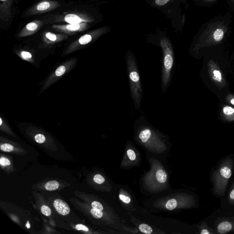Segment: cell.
Returning a JSON list of instances; mask_svg holds the SVG:
<instances>
[{"mask_svg": "<svg viewBox=\"0 0 234 234\" xmlns=\"http://www.w3.org/2000/svg\"><path fill=\"white\" fill-rule=\"evenodd\" d=\"M234 168V158L230 155L222 160L216 170L212 173V191L216 195L220 197L225 196Z\"/></svg>", "mask_w": 234, "mask_h": 234, "instance_id": "1", "label": "cell"}, {"mask_svg": "<svg viewBox=\"0 0 234 234\" xmlns=\"http://www.w3.org/2000/svg\"><path fill=\"white\" fill-rule=\"evenodd\" d=\"M126 63L131 98L135 108L139 110L141 106L143 92L136 59L133 54H127Z\"/></svg>", "mask_w": 234, "mask_h": 234, "instance_id": "2", "label": "cell"}, {"mask_svg": "<svg viewBox=\"0 0 234 234\" xmlns=\"http://www.w3.org/2000/svg\"><path fill=\"white\" fill-rule=\"evenodd\" d=\"M227 27L223 23H212L207 27L198 39L194 48V51L198 53L202 48L210 47L220 44L224 39Z\"/></svg>", "mask_w": 234, "mask_h": 234, "instance_id": "3", "label": "cell"}, {"mask_svg": "<svg viewBox=\"0 0 234 234\" xmlns=\"http://www.w3.org/2000/svg\"><path fill=\"white\" fill-rule=\"evenodd\" d=\"M211 223L208 226L216 233L220 234L234 231V216H227L223 212H216L211 218Z\"/></svg>", "mask_w": 234, "mask_h": 234, "instance_id": "4", "label": "cell"}, {"mask_svg": "<svg viewBox=\"0 0 234 234\" xmlns=\"http://www.w3.org/2000/svg\"><path fill=\"white\" fill-rule=\"evenodd\" d=\"M207 72L212 82L219 89L225 88L227 83L224 74L219 64L214 60H211L207 64Z\"/></svg>", "mask_w": 234, "mask_h": 234, "instance_id": "5", "label": "cell"}, {"mask_svg": "<svg viewBox=\"0 0 234 234\" xmlns=\"http://www.w3.org/2000/svg\"><path fill=\"white\" fill-rule=\"evenodd\" d=\"M46 199L54 211L59 216L67 217L71 212L69 206L63 199L54 197L48 198Z\"/></svg>", "mask_w": 234, "mask_h": 234, "instance_id": "6", "label": "cell"}, {"mask_svg": "<svg viewBox=\"0 0 234 234\" xmlns=\"http://www.w3.org/2000/svg\"><path fill=\"white\" fill-rule=\"evenodd\" d=\"M39 193L33 192V196L35 197L36 204L40 212L43 215L46 217H50L52 215V208L49 203Z\"/></svg>", "mask_w": 234, "mask_h": 234, "instance_id": "7", "label": "cell"}, {"mask_svg": "<svg viewBox=\"0 0 234 234\" xmlns=\"http://www.w3.org/2000/svg\"><path fill=\"white\" fill-rule=\"evenodd\" d=\"M221 117L226 121H234V108L229 106H224L221 111Z\"/></svg>", "mask_w": 234, "mask_h": 234, "instance_id": "8", "label": "cell"}, {"mask_svg": "<svg viewBox=\"0 0 234 234\" xmlns=\"http://www.w3.org/2000/svg\"><path fill=\"white\" fill-rule=\"evenodd\" d=\"M42 189L47 191H54L59 189L61 187V184L56 180H50L42 185Z\"/></svg>", "mask_w": 234, "mask_h": 234, "instance_id": "9", "label": "cell"}, {"mask_svg": "<svg viewBox=\"0 0 234 234\" xmlns=\"http://www.w3.org/2000/svg\"><path fill=\"white\" fill-rule=\"evenodd\" d=\"M1 150L2 151L5 152H14L17 153L22 154L23 152H25L24 150L19 148H16L14 145L9 143H2L1 144Z\"/></svg>", "mask_w": 234, "mask_h": 234, "instance_id": "10", "label": "cell"}, {"mask_svg": "<svg viewBox=\"0 0 234 234\" xmlns=\"http://www.w3.org/2000/svg\"><path fill=\"white\" fill-rule=\"evenodd\" d=\"M151 134V130L149 127H146L141 130L139 135V137L142 142L146 143L150 139Z\"/></svg>", "mask_w": 234, "mask_h": 234, "instance_id": "11", "label": "cell"}, {"mask_svg": "<svg viewBox=\"0 0 234 234\" xmlns=\"http://www.w3.org/2000/svg\"><path fill=\"white\" fill-rule=\"evenodd\" d=\"M64 20L67 23L70 24H76L82 22V19L76 15L69 14L67 15L64 17Z\"/></svg>", "mask_w": 234, "mask_h": 234, "instance_id": "12", "label": "cell"}, {"mask_svg": "<svg viewBox=\"0 0 234 234\" xmlns=\"http://www.w3.org/2000/svg\"><path fill=\"white\" fill-rule=\"evenodd\" d=\"M156 177L157 180L161 183H164L166 182L167 179V175L166 172L162 169H160L157 171L156 173Z\"/></svg>", "mask_w": 234, "mask_h": 234, "instance_id": "13", "label": "cell"}, {"mask_svg": "<svg viewBox=\"0 0 234 234\" xmlns=\"http://www.w3.org/2000/svg\"><path fill=\"white\" fill-rule=\"evenodd\" d=\"M227 201L229 205L234 206V182L231 185L227 197Z\"/></svg>", "mask_w": 234, "mask_h": 234, "instance_id": "14", "label": "cell"}, {"mask_svg": "<svg viewBox=\"0 0 234 234\" xmlns=\"http://www.w3.org/2000/svg\"><path fill=\"white\" fill-rule=\"evenodd\" d=\"M0 165L2 168H5L11 166V162L7 157L1 156L0 158Z\"/></svg>", "mask_w": 234, "mask_h": 234, "instance_id": "15", "label": "cell"}, {"mask_svg": "<svg viewBox=\"0 0 234 234\" xmlns=\"http://www.w3.org/2000/svg\"><path fill=\"white\" fill-rule=\"evenodd\" d=\"M177 201L174 198L168 200L166 205V208L167 210L172 211L175 209L177 206Z\"/></svg>", "mask_w": 234, "mask_h": 234, "instance_id": "16", "label": "cell"}, {"mask_svg": "<svg viewBox=\"0 0 234 234\" xmlns=\"http://www.w3.org/2000/svg\"><path fill=\"white\" fill-rule=\"evenodd\" d=\"M139 229L141 232L145 234H151L152 232V229L151 228L146 224H141L139 226Z\"/></svg>", "mask_w": 234, "mask_h": 234, "instance_id": "17", "label": "cell"}, {"mask_svg": "<svg viewBox=\"0 0 234 234\" xmlns=\"http://www.w3.org/2000/svg\"><path fill=\"white\" fill-rule=\"evenodd\" d=\"M73 228L77 231H83V232H89L90 231L89 228L86 226L85 225L82 224H76L75 226H73Z\"/></svg>", "mask_w": 234, "mask_h": 234, "instance_id": "18", "label": "cell"}, {"mask_svg": "<svg viewBox=\"0 0 234 234\" xmlns=\"http://www.w3.org/2000/svg\"><path fill=\"white\" fill-rule=\"evenodd\" d=\"M92 39V38L91 35L86 34L80 38L79 40V43L81 45H86L91 42Z\"/></svg>", "mask_w": 234, "mask_h": 234, "instance_id": "19", "label": "cell"}, {"mask_svg": "<svg viewBox=\"0 0 234 234\" xmlns=\"http://www.w3.org/2000/svg\"><path fill=\"white\" fill-rule=\"evenodd\" d=\"M34 139L37 143L43 144L45 142L46 138L44 135L39 134L35 136L34 137Z\"/></svg>", "mask_w": 234, "mask_h": 234, "instance_id": "20", "label": "cell"}, {"mask_svg": "<svg viewBox=\"0 0 234 234\" xmlns=\"http://www.w3.org/2000/svg\"><path fill=\"white\" fill-rule=\"evenodd\" d=\"M93 181L97 184H101L105 182V178L100 174H96L93 177Z\"/></svg>", "mask_w": 234, "mask_h": 234, "instance_id": "21", "label": "cell"}, {"mask_svg": "<svg viewBox=\"0 0 234 234\" xmlns=\"http://www.w3.org/2000/svg\"><path fill=\"white\" fill-rule=\"evenodd\" d=\"M50 7V4L47 2H41L37 6V9L39 11H44L48 9Z\"/></svg>", "mask_w": 234, "mask_h": 234, "instance_id": "22", "label": "cell"}, {"mask_svg": "<svg viewBox=\"0 0 234 234\" xmlns=\"http://www.w3.org/2000/svg\"><path fill=\"white\" fill-rule=\"evenodd\" d=\"M226 102L231 105L234 106V95L232 94H229L226 98Z\"/></svg>", "mask_w": 234, "mask_h": 234, "instance_id": "23", "label": "cell"}, {"mask_svg": "<svg viewBox=\"0 0 234 234\" xmlns=\"http://www.w3.org/2000/svg\"><path fill=\"white\" fill-rule=\"evenodd\" d=\"M66 71V68L64 66H61V67H59L55 71V74L56 76H62L64 74V72Z\"/></svg>", "mask_w": 234, "mask_h": 234, "instance_id": "24", "label": "cell"}, {"mask_svg": "<svg viewBox=\"0 0 234 234\" xmlns=\"http://www.w3.org/2000/svg\"><path fill=\"white\" fill-rule=\"evenodd\" d=\"M127 155L130 160L134 161L136 159V154L134 151L129 149L127 151Z\"/></svg>", "mask_w": 234, "mask_h": 234, "instance_id": "25", "label": "cell"}, {"mask_svg": "<svg viewBox=\"0 0 234 234\" xmlns=\"http://www.w3.org/2000/svg\"><path fill=\"white\" fill-rule=\"evenodd\" d=\"M67 29L69 30L76 31L80 29V25L78 24H70L67 26Z\"/></svg>", "mask_w": 234, "mask_h": 234, "instance_id": "26", "label": "cell"}, {"mask_svg": "<svg viewBox=\"0 0 234 234\" xmlns=\"http://www.w3.org/2000/svg\"><path fill=\"white\" fill-rule=\"evenodd\" d=\"M214 232H212V230L209 229V227H204V225H203V228L200 232L201 234H214Z\"/></svg>", "mask_w": 234, "mask_h": 234, "instance_id": "27", "label": "cell"}, {"mask_svg": "<svg viewBox=\"0 0 234 234\" xmlns=\"http://www.w3.org/2000/svg\"><path fill=\"white\" fill-rule=\"evenodd\" d=\"M26 28L29 30L34 31L37 29L38 25L35 23H31L27 25Z\"/></svg>", "mask_w": 234, "mask_h": 234, "instance_id": "28", "label": "cell"}, {"mask_svg": "<svg viewBox=\"0 0 234 234\" xmlns=\"http://www.w3.org/2000/svg\"><path fill=\"white\" fill-rule=\"evenodd\" d=\"M119 197L122 201H123V202L126 203V204H129L131 201V199L123 195V194H120Z\"/></svg>", "mask_w": 234, "mask_h": 234, "instance_id": "29", "label": "cell"}, {"mask_svg": "<svg viewBox=\"0 0 234 234\" xmlns=\"http://www.w3.org/2000/svg\"><path fill=\"white\" fill-rule=\"evenodd\" d=\"M46 37L51 41H55L57 39L56 35L51 33H46Z\"/></svg>", "mask_w": 234, "mask_h": 234, "instance_id": "30", "label": "cell"}, {"mask_svg": "<svg viewBox=\"0 0 234 234\" xmlns=\"http://www.w3.org/2000/svg\"><path fill=\"white\" fill-rule=\"evenodd\" d=\"M170 0H155V3L159 6H163L167 4Z\"/></svg>", "mask_w": 234, "mask_h": 234, "instance_id": "31", "label": "cell"}, {"mask_svg": "<svg viewBox=\"0 0 234 234\" xmlns=\"http://www.w3.org/2000/svg\"><path fill=\"white\" fill-rule=\"evenodd\" d=\"M22 55L23 58L25 59H30L32 57V55L30 53L25 51H23L22 52Z\"/></svg>", "mask_w": 234, "mask_h": 234, "instance_id": "32", "label": "cell"}, {"mask_svg": "<svg viewBox=\"0 0 234 234\" xmlns=\"http://www.w3.org/2000/svg\"><path fill=\"white\" fill-rule=\"evenodd\" d=\"M0 121H1V123H0V125H1L2 124V119H0Z\"/></svg>", "mask_w": 234, "mask_h": 234, "instance_id": "33", "label": "cell"}, {"mask_svg": "<svg viewBox=\"0 0 234 234\" xmlns=\"http://www.w3.org/2000/svg\"><path fill=\"white\" fill-rule=\"evenodd\" d=\"M206 1H207L209 2H213L214 1H215V0H206Z\"/></svg>", "mask_w": 234, "mask_h": 234, "instance_id": "34", "label": "cell"}, {"mask_svg": "<svg viewBox=\"0 0 234 234\" xmlns=\"http://www.w3.org/2000/svg\"><path fill=\"white\" fill-rule=\"evenodd\" d=\"M1 1L2 2H4V1H7V0H1Z\"/></svg>", "mask_w": 234, "mask_h": 234, "instance_id": "35", "label": "cell"}, {"mask_svg": "<svg viewBox=\"0 0 234 234\" xmlns=\"http://www.w3.org/2000/svg\"><path fill=\"white\" fill-rule=\"evenodd\" d=\"M233 58H234V55H233Z\"/></svg>", "mask_w": 234, "mask_h": 234, "instance_id": "36", "label": "cell"}]
</instances>
